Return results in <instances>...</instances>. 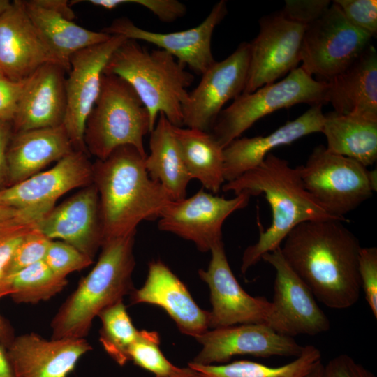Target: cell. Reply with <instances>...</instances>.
<instances>
[{
  "label": "cell",
  "mask_w": 377,
  "mask_h": 377,
  "mask_svg": "<svg viewBox=\"0 0 377 377\" xmlns=\"http://www.w3.org/2000/svg\"><path fill=\"white\" fill-rule=\"evenodd\" d=\"M339 219L304 221L281 246L288 265L327 307L344 309L359 300L361 249L356 236Z\"/></svg>",
  "instance_id": "cell-1"
},
{
  "label": "cell",
  "mask_w": 377,
  "mask_h": 377,
  "mask_svg": "<svg viewBox=\"0 0 377 377\" xmlns=\"http://www.w3.org/2000/svg\"><path fill=\"white\" fill-rule=\"evenodd\" d=\"M146 157L134 147L124 145L92 164V183L99 195L103 241L136 231L140 222L158 219L174 200L159 182L149 176Z\"/></svg>",
  "instance_id": "cell-2"
},
{
  "label": "cell",
  "mask_w": 377,
  "mask_h": 377,
  "mask_svg": "<svg viewBox=\"0 0 377 377\" xmlns=\"http://www.w3.org/2000/svg\"><path fill=\"white\" fill-rule=\"evenodd\" d=\"M221 189L235 195L244 192L251 196L263 194L271 207L270 226L265 231L261 230L257 242L243 253L242 274L258 263L264 254L280 247L299 224L311 220L339 219L327 214L307 192L297 167H290L286 160L271 153L257 168L226 182Z\"/></svg>",
  "instance_id": "cell-3"
},
{
  "label": "cell",
  "mask_w": 377,
  "mask_h": 377,
  "mask_svg": "<svg viewBox=\"0 0 377 377\" xmlns=\"http://www.w3.org/2000/svg\"><path fill=\"white\" fill-rule=\"evenodd\" d=\"M135 233L103 241L96 264L52 318L51 338H85L103 310L131 295Z\"/></svg>",
  "instance_id": "cell-4"
},
{
  "label": "cell",
  "mask_w": 377,
  "mask_h": 377,
  "mask_svg": "<svg viewBox=\"0 0 377 377\" xmlns=\"http://www.w3.org/2000/svg\"><path fill=\"white\" fill-rule=\"evenodd\" d=\"M167 52L149 51L137 40L126 39L112 53L103 74L125 80L147 108L151 131L159 114L175 126H183L182 105L194 76Z\"/></svg>",
  "instance_id": "cell-5"
},
{
  "label": "cell",
  "mask_w": 377,
  "mask_h": 377,
  "mask_svg": "<svg viewBox=\"0 0 377 377\" xmlns=\"http://www.w3.org/2000/svg\"><path fill=\"white\" fill-rule=\"evenodd\" d=\"M151 131L149 112L133 89L118 76L103 74L85 125L88 154L104 160L117 148L130 145L147 156L143 139Z\"/></svg>",
  "instance_id": "cell-6"
},
{
  "label": "cell",
  "mask_w": 377,
  "mask_h": 377,
  "mask_svg": "<svg viewBox=\"0 0 377 377\" xmlns=\"http://www.w3.org/2000/svg\"><path fill=\"white\" fill-rule=\"evenodd\" d=\"M300 103H328V83L313 79L301 66L280 81L240 94L221 110L209 133L223 149L260 119Z\"/></svg>",
  "instance_id": "cell-7"
},
{
  "label": "cell",
  "mask_w": 377,
  "mask_h": 377,
  "mask_svg": "<svg viewBox=\"0 0 377 377\" xmlns=\"http://www.w3.org/2000/svg\"><path fill=\"white\" fill-rule=\"evenodd\" d=\"M303 185L330 215H344L368 200L377 189V172L358 161L316 147L304 165L297 167Z\"/></svg>",
  "instance_id": "cell-8"
},
{
  "label": "cell",
  "mask_w": 377,
  "mask_h": 377,
  "mask_svg": "<svg viewBox=\"0 0 377 377\" xmlns=\"http://www.w3.org/2000/svg\"><path fill=\"white\" fill-rule=\"evenodd\" d=\"M371 38L351 24L332 2L320 17L306 27L301 67L319 80L327 81L353 63L370 45Z\"/></svg>",
  "instance_id": "cell-9"
},
{
  "label": "cell",
  "mask_w": 377,
  "mask_h": 377,
  "mask_svg": "<svg viewBox=\"0 0 377 377\" xmlns=\"http://www.w3.org/2000/svg\"><path fill=\"white\" fill-rule=\"evenodd\" d=\"M259 25L258 34L249 43V70L242 94L275 82L301 62L306 26L287 19L281 11L263 16Z\"/></svg>",
  "instance_id": "cell-10"
},
{
  "label": "cell",
  "mask_w": 377,
  "mask_h": 377,
  "mask_svg": "<svg viewBox=\"0 0 377 377\" xmlns=\"http://www.w3.org/2000/svg\"><path fill=\"white\" fill-rule=\"evenodd\" d=\"M250 197L244 192L227 199L201 189L188 198L170 202L159 214L158 228L192 242L200 251H210L222 241L225 220L244 208Z\"/></svg>",
  "instance_id": "cell-11"
},
{
  "label": "cell",
  "mask_w": 377,
  "mask_h": 377,
  "mask_svg": "<svg viewBox=\"0 0 377 377\" xmlns=\"http://www.w3.org/2000/svg\"><path fill=\"white\" fill-rule=\"evenodd\" d=\"M261 260L276 270L272 313L267 325L283 335L314 336L328 331L330 322L320 308L309 288L284 259L281 246Z\"/></svg>",
  "instance_id": "cell-12"
},
{
  "label": "cell",
  "mask_w": 377,
  "mask_h": 377,
  "mask_svg": "<svg viewBox=\"0 0 377 377\" xmlns=\"http://www.w3.org/2000/svg\"><path fill=\"white\" fill-rule=\"evenodd\" d=\"M249 43L243 42L227 58L215 61L182 103L183 126L209 132L223 105L242 94L248 75Z\"/></svg>",
  "instance_id": "cell-13"
},
{
  "label": "cell",
  "mask_w": 377,
  "mask_h": 377,
  "mask_svg": "<svg viewBox=\"0 0 377 377\" xmlns=\"http://www.w3.org/2000/svg\"><path fill=\"white\" fill-rule=\"evenodd\" d=\"M126 38L117 35L74 54L66 77V110L63 121L75 150L88 154L84 134L87 118L98 97L105 67Z\"/></svg>",
  "instance_id": "cell-14"
},
{
  "label": "cell",
  "mask_w": 377,
  "mask_h": 377,
  "mask_svg": "<svg viewBox=\"0 0 377 377\" xmlns=\"http://www.w3.org/2000/svg\"><path fill=\"white\" fill-rule=\"evenodd\" d=\"M92 184L88 154L74 150L50 169L0 190V205L29 212L39 219L67 192Z\"/></svg>",
  "instance_id": "cell-15"
},
{
  "label": "cell",
  "mask_w": 377,
  "mask_h": 377,
  "mask_svg": "<svg viewBox=\"0 0 377 377\" xmlns=\"http://www.w3.org/2000/svg\"><path fill=\"white\" fill-rule=\"evenodd\" d=\"M210 252L207 269L198 270L210 292L209 328L249 323L267 325L273 310L271 301L252 296L242 288L231 270L223 241L215 244Z\"/></svg>",
  "instance_id": "cell-16"
},
{
  "label": "cell",
  "mask_w": 377,
  "mask_h": 377,
  "mask_svg": "<svg viewBox=\"0 0 377 377\" xmlns=\"http://www.w3.org/2000/svg\"><path fill=\"white\" fill-rule=\"evenodd\" d=\"M202 349L191 362L222 364L232 357L249 355L258 357H297L304 346L293 337L278 333L265 323H249L207 330L195 337Z\"/></svg>",
  "instance_id": "cell-17"
},
{
  "label": "cell",
  "mask_w": 377,
  "mask_h": 377,
  "mask_svg": "<svg viewBox=\"0 0 377 377\" xmlns=\"http://www.w3.org/2000/svg\"><path fill=\"white\" fill-rule=\"evenodd\" d=\"M228 10L221 0L212 7L207 17L198 26L170 33L148 31L136 26L127 17L117 18L101 31L111 36L142 40L163 50L199 75L216 61L212 51V38L216 26L224 19Z\"/></svg>",
  "instance_id": "cell-18"
},
{
  "label": "cell",
  "mask_w": 377,
  "mask_h": 377,
  "mask_svg": "<svg viewBox=\"0 0 377 377\" xmlns=\"http://www.w3.org/2000/svg\"><path fill=\"white\" fill-rule=\"evenodd\" d=\"M36 228L49 239H61L94 259L103 242L99 195L92 183L54 207Z\"/></svg>",
  "instance_id": "cell-19"
},
{
  "label": "cell",
  "mask_w": 377,
  "mask_h": 377,
  "mask_svg": "<svg viewBox=\"0 0 377 377\" xmlns=\"http://www.w3.org/2000/svg\"><path fill=\"white\" fill-rule=\"evenodd\" d=\"M47 63L59 64L29 18L23 1H12L0 16V73L22 81Z\"/></svg>",
  "instance_id": "cell-20"
},
{
  "label": "cell",
  "mask_w": 377,
  "mask_h": 377,
  "mask_svg": "<svg viewBox=\"0 0 377 377\" xmlns=\"http://www.w3.org/2000/svg\"><path fill=\"white\" fill-rule=\"evenodd\" d=\"M6 349L16 377H67L92 347L85 338L47 339L30 332L15 337Z\"/></svg>",
  "instance_id": "cell-21"
},
{
  "label": "cell",
  "mask_w": 377,
  "mask_h": 377,
  "mask_svg": "<svg viewBox=\"0 0 377 377\" xmlns=\"http://www.w3.org/2000/svg\"><path fill=\"white\" fill-rule=\"evenodd\" d=\"M132 304L162 308L182 333L197 337L209 330V311L195 302L185 284L161 260L149 262L144 285L131 293Z\"/></svg>",
  "instance_id": "cell-22"
},
{
  "label": "cell",
  "mask_w": 377,
  "mask_h": 377,
  "mask_svg": "<svg viewBox=\"0 0 377 377\" xmlns=\"http://www.w3.org/2000/svg\"><path fill=\"white\" fill-rule=\"evenodd\" d=\"M66 73L59 64L47 63L27 79L12 121L13 133L62 125L66 110Z\"/></svg>",
  "instance_id": "cell-23"
},
{
  "label": "cell",
  "mask_w": 377,
  "mask_h": 377,
  "mask_svg": "<svg viewBox=\"0 0 377 377\" xmlns=\"http://www.w3.org/2000/svg\"><path fill=\"white\" fill-rule=\"evenodd\" d=\"M322 106H311L297 119L267 135L238 138L231 141L223 149L225 183L257 168L271 150L290 145L305 135L321 132L324 122Z\"/></svg>",
  "instance_id": "cell-24"
},
{
  "label": "cell",
  "mask_w": 377,
  "mask_h": 377,
  "mask_svg": "<svg viewBox=\"0 0 377 377\" xmlns=\"http://www.w3.org/2000/svg\"><path fill=\"white\" fill-rule=\"evenodd\" d=\"M334 112L377 121V53L369 45L343 71L325 81Z\"/></svg>",
  "instance_id": "cell-25"
},
{
  "label": "cell",
  "mask_w": 377,
  "mask_h": 377,
  "mask_svg": "<svg viewBox=\"0 0 377 377\" xmlns=\"http://www.w3.org/2000/svg\"><path fill=\"white\" fill-rule=\"evenodd\" d=\"M74 150L63 125L13 133L7 151V186L38 173Z\"/></svg>",
  "instance_id": "cell-26"
},
{
  "label": "cell",
  "mask_w": 377,
  "mask_h": 377,
  "mask_svg": "<svg viewBox=\"0 0 377 377\" xmlns=\"http://www.w3.org/2000/svg\"><path fill=\"white\" fill-rule=\"evenodd\" d=\"M31 22L66 71L76 52L108 40L111 35L85 29L67 16L43 4L42 0L22 1Z\"/></svg>",
  "instance_id": "cell-27"
},
{
  "label": "cell",
  "mask_w": 377,
  "mask_h": 377,
  "mask_svg": "<svg viewBox=\"0 0 377 377\" xmlns=\"http://www.w3.org/2000/svg\"><path fill=\"white\" fill-rule=\"evenodd\" d=\"M149 133L150 153L145 160L149 176L159 182L174 200L185 198L187 186L192 178L181 155L173 125L161 113Z\"/></svg>",
  "instance_id": "cell-28"
},
{
  "label": "cell",
  "mask_w": 377,
  "mask_h": 377,
  "mask_svg": "<svg viewBox=\"0 0 377 377\" xmlns=\"http://www.w3.org/2000/svg\"><path fill=\"white\" fill-rule=\"evenodd\" d=\"M321 132L326 137L329 151L365 167L376 161L377 121L333 111L324 114Z\"/></svg>",
  "instance_id": "cell-29"
},
{
  "label": "cell",
  "mask_w": 377,
  "mask_h": 377,
  "mask_svg": "<svg viewBox=\"0 0 377 377\" xmlns=\"http://www.w3.org/2000/svg\"><path fill=\"white\" fill-rule=\"evenodd\" d=\"M173 131L191 177L218 193L225 184L223 148L209 132L174 125Z\"/></svg>",
  "instance_id": "cell-30"
},
{
  "label": "cell",
  "mask_w": 377,
  "mask_h": 377,
  "mask_svg": "<svg viewBox=\"0 0 377 377\" xmlns=\"http://www.w3.org/2000/svg\"><path fill=\"white\" fill-rule=\"evenodd\" d=\"M320 362L321 353L318 348L306 345L295 360L279 367H269L249 360L214 365L190 362L188 365L207 377H306Z\"/></svg>",
  "instance_id": "cell-31"
},
{
  "label": "cell",
  "mask_w": 377,
  "mask_h": 377,
  "mask_svg": "<svg viewBox=\"0 0 377 377\" xmlns=\"http://www.w3.org/2000/svg\"><path fill=\"white\" fill-rule=\"evenodd\" d=\"M67 283L66 277L57 275L40 260L4 278L0 298L9 296L17 303L37 304L59 293Z\"/></svg>",
  "instance_id": "cell-32"
},
{
  "label": "cell",
  "mask_w": 377,
  "mask_h": 377,
  "mask_svg": "<svg viewBox=\"0 0 377 377\" xmlns=\"http://www.w3.org/2000/svg\"><path fill=\"white\" fill-rule=\"evenodd\" d=\"M101 321L99 341L105 352L117 364L129 361L128 350L136 339L138 330L123 301L103 310L98 316Z\"/></svg>",
  "instance_id": "cell-33"
},
{
  "label": "cell",
  "mask_w": 377,
  "mask_h": 377,
  "mask_svg": "<svg viewBox=\"0 0 377 377\" xmlns=\"http://www.w3.org/2000/svg\"><path fill=\"white\" fill-rule=\"evenodd\" d=\"M159 346L160 337L156 331L139 330L128 350L129 361L156 376L169 374L176 366L164 356Z\"/></svg>",
  "instance_id": "cell-34"
},
{
  "label": "cell",
  "mask_w": 377,
  "mask_h": 377,
  "mask_svg": "<svg viewBox=\"0 0 377 377\" xmlns=\"http://www.w3.org/2000/svg\"><path fill=\"white\" fill-rule=\"evenodd\" d=\"M44 262L57 275L66 277L74 272L91 265L94 259L74 246L62 241L52 240L46 251Z\"/></svg>",
  "instance_id": "cell-35"
},
{
  "label": "cell",
  "mask_w": 377,
  "mask_h": 377,
  "mask_svg": "<svg viewBox=\"0 0 377 377\" xmlns=\"http://www.w3.org/2000/svg\"><path fill=\"white\" fill-rule=\"evenodd\" d=\"M51 241L52 239L40 232L36 226L17 246L6 267L3 279L43 260Z\"/></svg>",
  "instance_id": "cell-36"
},
{
  "label": "cell",
  "mask_w": 377,
  "mask_h": 377,
  "mask_svg": "<svg viewBox=\"0 0 377 377\" xmlns=\"http://www.w3.org/2000/svg\"><path fill=\"white\" fill-rule=\"evenodd\" d=\"M356 27L375 37L377 34L376 0H335L332 1Z\"/></svg>",
  "instance_id": "cell-37"
},
{
  "label": "cell",
  "mask_w": 377,
  "mask_h": 377,
  "mask_svg": "<svg viewBox=\"0 0 377 377\" xmlns=\"http://www.w3.org/2000/svg\"><path fill=\"white\" fill-rule=\"evenodd\" d=\"M358 272L361 289L375 319L377 318V248L361 247Z\"/></svg>",
  "instance_id": "cell-38"
},
{
  "label": "cell",
  "mask_w": 377,
  "mask_h": 377,
  "mask_svg": "<svg viewBox=\"0 0 377 377\" xmlns=\"http://www.w3.org/2000/svg\"><path fill=\"white\" fill-rule=\"evenodd\" d=\"M36 223L15 221L0 225V288L8 263L21 241L36 227Z\"/></svg>",
  "instance_id": "cell-39"
},
{
  "label": "cell",
  "mask_w": 377,
  "mask_h": 377,
  "mask_svg": "<svg viewBox=\"0 0 377 377\" xmlns=\"http://www.w3.org/2000/svg\"><path fill=\"white\" fill-rule=\"evenodd\" d=\"M331 3L329 0H286L281 12L287 19L306 27L320 17Z\"/></svg>",
  "instance_id": "cell-40"
},
{
  "label": "cell",
  "mask_w": 377,
  "mask_h": 377,
  "mask_svg": "<svg viewBox=\"0 0 377 377\" xmlns=\"http://www.w3.org/2000/svg\"><path fill=\"white\" fill-rule=\"evenodd\" d=\"M27 79L13 81L0 73V121L12 122Z\"/></svg>",
  "instance_id": "cell-41"
},
{
  "label": "cell",
  "mask_w": 377,
  "mask_h": 377,
  "mask_svg": "<svg viewBox=\"0 0 377 377\" xmlns=\"http://www.w3.org/2000/svg\"><path fill=\"white\" fill-rule=\"evenodd\" d=\"M323 377H376L368 369L352 357L342 354L323 365Z\"/></svg>",
  "instance_id": "cell-42"
},
{
  "label": "cell",
  "mask_w": 377,
  "mask_h": 377,
  "mask_svg": "<svg viewBox=\"0 0 377 377\" xmlns=\"http://www.w3.org/2000/svg\"><path fill=\"white\" fill-rule=\"evenodd\" d=\"M124 3L145 7L164 22L175 21L186 13V6L177 0H124Z\"/></svg>",
  "instance_id": "cell-43"
},
{
  "label": "cell",
  "mask_w": 377,
  "mask_h": 377,
  "mask_svg": "<svg viewBox=\"0 0 377 377\" xmlns=\"http://www.w3.org/2000/svg\"><path fill=\"white\" fill-rule=\"evenodd\" d=\"M12 122L0 121V190L8 184V147L13 135Z\"/></svg>",
  "instance_id": "cell-44"
},
{
  "label": "cell",
  "mask_w": 377,
  "mask_h": 377,
  "mask_svg": "<svg viewBox=\"0 0 377 377\" xmlns=\"http://www.w3.org/2000/svg\"><path fill=\"white\" fill-rule=\"evenodd\" d=\"M34 214L22 209L0 205V225L15 221H37Z\"/></svg>",
  "instance_id": "cell-45"
},
{
  "label": "cell",
  "mask_w": 377,
  "mask_h": 377,
  "mask_svg": "<svg viewBox=\"0 0 377 377\" xmlns=\"http://www.w3.org/2000/svg\"><path fill=\"white\" fill-rule=\"evenodd\" d=\"M0 377H16L8 359L6 347L1 343Z\"/></svg>",
  "instance_id": "cell-46"
},
{
  "label": "cell",
  "mask_w": 377,
  "mask_h": 377,
  "mask_svg": "<svg viewBox=\"0 0 377 377\" xmlns=\"http://www.w3.org/2000/svg\"><path fill=\"white\" fill-rule=\"evenodd\" d=\"M15 337L12 327L0 314V343L7 347Z\"/></svg>",
  "instance_id": "cell-47"
},
{
  "label": "cell",
  "mask_w": 377,
  "mask_h": 377,
  "mask_svg": "<svg viewBox=\"0 0 377 377\" xmlns=\"http://www.w3.org/2000/svg\"><path fill=\"white\" fill-rule=\"evenodd\" d=\"M156 377H207L202 372L191 367L188 365L186 367H176L175 369L169 374L163 376Z\"/></svg>",
  "instance_id": "cell-48"
},
{
  "label": "cell",
  "mask_w": 377,
  "mask_h": 377,
  "mask_svg": "<svg viewBox=\"0 0 377 377\" xmlns=\"http://www.w3.org/2000/svg\"><path fill=\"white\" fill-rule=\"evenodd\" d=\"M87 2L109 10L124 5V0H89Z\"/></svg>",
  "instance_id": "cell-49"
},
{
  "label": "cell",
  "mask_w": 377,
  "mask_h": 377,
  "mask_svg": "<svg viewBox=\"0 0 377 377\" xmlns=\"http://www.w3.org/2000/svg\"><path fill=\"white\" fill-rule=\"evenodd\" d=\"M323 364L320 362L316 365L306 377H323Z\"/></svg>",
  "instance_id": "cell-50"
},
{
  "label": "cell",
  "mask_w": 377,
  "mask_h": 377,
  "mask_svg": "<svg viewBox=\"0 0 377 377\" xmlns=\"http://www.w3.org/2000/svg\"><path fill=\"white\" fill-rule=\"evenodd\" d=\"M11 1L8 0H0V16L9 8Z\"/></svg>",
  "instance_id": "cell-51"
}]
</instances>
